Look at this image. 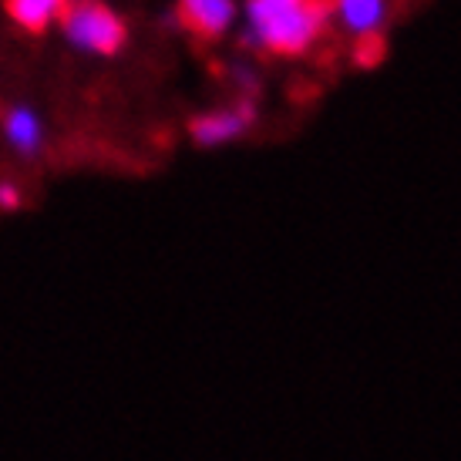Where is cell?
Segmentation results:
<instances>
[{
  "mask_svg": "<svg viewBox=\"0 0 461 461\" xmlns=\"http://www.w3.org/2000/svg\"><path fill=\"white\" fill-rule=\"evenodd\" d=\"M321 0H249L243 41L269 54H307L327 31Z\"/></svg>",
  "mask_w": 461,
  "mask_h": 461,
  "instance_id": "1",
  "label": "cell"
},
{
  "mask_svg": "<svg viewBox=\"0 0 461 461\" xmlns=\"http://www.w3.org/2000/svg\"><path fill=\"white\" fill-rule=\"evenodd\" d=\"M65 34L71 44H77L81 51L95 54H112L122 48L125 41V24L118 21V14H112L102 4L81 0L65 14Z\"/></svg>",
  "mask_w": 461,
  "mask_h": 461,
  "instance_id": "2",
  "label": "cell"
},
{
  "mask_svg": "<svg viewBox=\"0 0 461 461\" xmlns=\"http://www.w3.org/2000/svg\"><path fill=\"white\" fill-rule=\"evenodd\" d=\"M327 17L354 41H374L391 21V0H330Z\"/></svg>",
  "mask_w": 461,
  "mask_h": 461,
  "instance_id": "3",
  "label": "cell"
},
{
  "mask_svg": "<svg viewBox=\"0 0 461 461\" xmlns=\"http://www.w3.org/2000/svg\"><path fill=\"white\" fill-rule=\"evenodd\" d=\"M257 125V104L253 102H240L232 108H222V112H209V115L195 118L193 122V139L205 149H219V145H230V141H240L246 131Z\"/></svg>",
  "mask_w": 461,
  "mask_h": 461,
  "instance_id": "4",
  "label": "cell"
},
{
  "mask_svg": "<svg viewBox=\"0 0 461 461\" xmlns=\"http://www.w3.org/2000/svg\"><path fill=\"white\" fill-rule=\"evenodd\" d=\"M179 11L203 38H222L236 24V0H179Z\"/></svg>",
  "mask_w": 461,
  "mask_h": 461,
  "instance_id": "5",
  "label": "cell"
},
{
  "mask_svg": "<svg viewBox=\"0 0 461 461\" xmlns=\"http://www.w3.org/2000/svg\"><path fill=\"white\" fill-rule=\"evenodd\" d=\"M4 131H7V141H11L17 152H38L41 149V122L38 115L31 112V108H14L11 115H7V122H4Z\"/></svg>",
  "mask_w": 461,
  "mask_h": 461,
  "instance_id": "6",
  "label": "cell"
},
{
  "mask_svg": "<svg viewBox=\"0 0 461 461\" xmlns=\"http://www.w3.org/2000/svg\"><path fill=\"white\" fill-rule=\"evenodd\" d=\"M65 11V0H11V14L17 24L41 31Z\"/></svg>",
  "mask_w": 461,
  "mask_h": 461,
  "instance_id": "7",
  "label": "cell"
},
{
  "mask_svg": "<svg viewBox=\"0 0 461 461\" xmlns=\"http://www.w3.org/2000/svg\"><path fill=\"white\" fill-rule=\"evenodd\" d=\"M17 203H21V193H17L14 185H7V182H4V185H0V205H4V209H14Z\"/></svg>",
  "mask_w": 461,
  "mask_h": 461,
  "instance_id": "8",
  "label": "cell"
}]
</instances>
